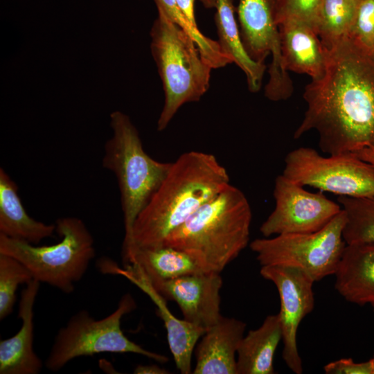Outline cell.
<instances>
[{
	"label": "cell",
	"mask_w": 374,
	"mask_h": 374,
	"mask_svg": "<svg viewBox=\"0 0 374 374\" xmlns=\"http://www.w3.org/2000/svg\"><path fill=\"white\" fill-rule=\"evenodd\" d=\"M55 224L31 217L18 195V188L3 168H0V234L33 244L51 237Z\"/></svg>",
	"instance_id": "obj_19"
},
{
	"label": "cell",
	"mask_w": 374,
	"mask_h": 374,
	"mask_svg": "<svg viewBox=\"0 0 374 374\" xmlns=\"http://www.w3.org/2000/svg\"><path fill=\"white\" fill-rule=\"evenodd\" d=\"M344 210L321 230L309 233H286L257 238L250 243L262 266L299 269L314 282L335 274L346 243L343 231Z\"/></svg>",
	"instance_id": "obj_8"
},
{
	"label": "cell",
	"mask_w": 374,
	"mask_h": 374,
	"mask_svg": "<svg viewBox=\"0 0 374 374\" xmlns=\"http://www.w3.org/2000/svg\"><path fill=\"white\" fill-rule=\"evenodd\" d=\"M40 282L33 279L21 292L18 316L19 330L0 341L1 374H38L44 364L33 348L34 304Z\"/></svg>",
	"instance_id": "obj_15"
},
{
	"label": "cell",
	"mask_w": 374,
	"mask_h": 374,
	"mask_svg": "<svg viewBox=\"0 0 374 374\" xmlns=\"http://www.w3.org/2000/svg\"><path fill=\"white\" fill-rule=\"evenodd\" d=\"M373 366V374H374V355L372 359H371Z\"/></svg>",
	"instance_id": "obj_33"
},
{
	"label": "cell",
	"mask_w": 374,
	"mask_h": 374,
	"mask_svg": "<svg viewBox=\"0 0 374 374\" xmlns=\"http://www.w3.org/2000/svg\"><path fill=\"white\" fill-rule=\"evenodd\" d=\"M215 8L217 42L221 48L244 72L249 91H258L266 65L254 61L247 52L235 17L233 0H217Z\"/></svg>",
	"instance_id": "obj_21"
},
{
	"label": "cell",
	"mask_w": 374,
	"mask_h": 374,
	"mask_svg": "<svg viewBox=\"0 0 374 374\" xmlns=\"http://www.w3.org/2000/svg\"><path fill=\"white\" fill-rule=\"evenodd\" d=\"M136 308L134 299L127 293L121 298L115 311L103 319H95L87 310H79L58 330L44 366L57 372L75 358L103 353H134L159 363L168 362L166 356L143 348L123 332V316Z\"/></svg>",
	"instance_id": "obj_7"
},
{
	"label": "cell",
	"mask_w": 374,
	"mask_h": 374,
	"mask_svg": "<svg viewBox=\"0 0 374 374\" xmlns=\"http://www.w3.org/2000/svg\"><path fill=\"white\" fill-rule=\"evenodd\" d=\"M260 273L272 282L278 292L283 359L292 372L301 374L303 364L297 347V332L303 319L314 309V281L302 270L291 267L262 266Z\"/></svg>",
	"instance_id": "obj_12"
},
{
	"label": "cell",
	"mask_w": 374,
	"mask_h": 374,
	"mask_svg": "<svg viewBox=\"0 0 374 374\" xmlns=\"http://www.w3.org/2000/svg\"><path fill=\"white\" fill-rule=\"evenodd\" d=\"M283 175L302 186L339 196L374 195V168L353 152L324 157L316 150L300 147L287 154Z\"/></svg>",
	"instance_id": "obj_9"
},
{
	"label": "cell",
	"mask_w": 374,
	"mask_h": 374,
	"mask_svg": "<svg viewBox=\"0 0 374 374\" xmlns=\"http://www.w3.org/2000/svg\"><path fill=\"white\" fill-rule=\"evenodd\" d=\"M230 184L226 168L215 155L190 151L172 162L157 190L136 217L131 247L155 248L203 205Z\"/></svg>",
	"instance_id": "obj_2"
},
{
	"label": "cell",
	"mask_w": 374,
	"mask_h": 374,
	"mask_svg": "<svg viewBox=\"0 0 374 374\" xmlns=\"http://www.w3.org/2000/svg\"><path fill=\"white\" fill-rule=\"evenodd\" d=\"M123 258L126 265L137 264L150 281L204 272L188 253L168 246L133 247L123 255Z\"/></svg>",
	"instance_id": "obj_22"
},
{
	"label": "cell",
	"mask_w": 374,
	"mask_h": 374,
	"mask_svg": "<svg viewBox=\"0 0 374 374\" xmlns=\"http://www.w3.org/2000/svg\"><path fill=\"white\" fill-rule=\"evenodd\" d=\"M278 26L285 69L306 74L311 80L321 78L326 68L328 51L316 30L296 22H284Z\"/></svg>",
	"instance_id": "obj_18"
},
{
	"label": "cell",
	"mask_w": 374,
	"mask_h": 374,
	"mask_svg": "<svg viewBox=\"0 0 374 374\" xmlns=\"http://www.w3.org/2000/svg\"><path fill=\"white\" fill-rule=\"evenodd\" d=\"M251 218L245 195L229 184L173 231L163 245L188 253L204 272L220 274L248 245Z\"/></svg>",
	"instance_id": "obj_3"
},
{
	"label": "cell",
	"mask_w": 374,
	"mask_h": 374,
	"mask_svg": "<svg viewBox=\"0 0 374 374\" xmlns=\"http://www.w3.org/2000/svg\"><path fill=\"white\" fill-rule=\"evenodd\" d=\"M281 340L278 313L268 315L258 328L242 339L237 350V374L275 373L274 356Z\"/></svg>",
	"instance_id": "obj_20"
},
{
	"label": "cell",
	"mask_w": 374,
	"mask_h": 374,
	"mask_svg": "<svg viewBox=\"0 0 374 374\" xmlns=\"http://www.w3.org/2000/svg\"><path fill=\"white\" fill-rule=\"evenodd\" d=\"M237 12L241 38L249 55L261 64L271 56L265 96L272 101L289 98L293 83L283 63L274 0H239Z\"/></svg>",
	"instance_id": "obj_10"
},
{
	"label": "cell",
	"mask_w": 374,
	"mask_h": 374,
	"mask_svg": "<svg viewBox=\"0 0 374 374\" xmlns=\"http://www.w3.org/2000/svg\"><path fill=\"white\" fill-rule=\"evenodd\" d=\"M348 37L374 52V0H360Z\"/></svg>",
	"instance_id": "obj_27"
},
{
	"label": "cell",
	"mask_w": 374,
	"mask_h": 374,
	"mask_svg": "<svg viewBox=\"0 0 374 374\" xmlns=\"http://www.w3.org/2000/svg\"><path fill=\"white\" fill-rule=\"evenodd\" d=\"M337 202L346 217L343 231L346 243H374V195L339 196Z\"/></svg>",
	"instance_id": "obj_24"
},
{
	"label": "cell",
	"mask_w": 374,
	"mask_h": 374,
	"mask_svg": "<svg viewBox=\"0 0 374 374\" xmlns=\"http://www.w3.org/2000/svg\"><path fill=\"white\" fill-rule=\"evenodd\" d=\"M246 323L222 317L202 335L196 346L193 374H237V350Z\"/></svg>",
	"instance_id": "obj_16"
},
{
	"label": "cell",
	"mask_w": 374,
	"mask_h": 374,
	"mask_svg": "<svg viewBox=\"0 0 374 374\" xmlns=\"http://www.w3.org/2000/svg\"><path fill=\"white\" fill-rule=\"evenodd\" d=\"M115 274H120L128 278L146 293L155 303L159 315L164 323L169 348L177 368L182 374L191 373L193 350L197 341L206 331L185 319L177 318L168 308L167 299L154 287L137 264H127L125 269L118 267L115 270Z\"/></svg>",
	"instance_id": "obj_14"
},
{
	"label": "cell",
	"mask_w": 374,
	"mask_h": 374,
	"mask_svg": "<svg viewBox=\"0 0 374 374\" xmlns=\"http://www.w3.org/2000/svg\"><path fill=\"white\" fill-rule=\"evenodd\" d=\"M136 374H169L170 372L157 364L138 365L134 370Z\"/></svg>",
	"instance_id": "obj_30"
},
{
	"label": "cell",
	"mask_w": 374,
	"mask_h": 374,
	"mask_svg": "<svg viewBox=\"0 0 374 374\" xmlns=\"http://www.w3.org/2000/svg\"><path fill=\"white\" fill-rule=\"evenodd\" d=\"M360 0H322L317 33L326 49L348 37Z\"/></svg>",
	"instance_id": "obj_23"
},
{
	"label": "cell",
	"mask_w": 374,
	"mask_h": 374,
	"mask_svg": "<svg viewBox=\"0 0 374 374\" xmlns=\"http://www.w3.org/2000/svg\"><path fill=\"white\" fill-rule=\"evenodd\" d=\"M326 374H373L371 360L356 363L351 358L331 362L323 366Z\"/></svg>",
	"instance_id": "obj_28"
},
{
	"label": "cell",
	"mask_w": 374,
	"mask_h": 374,
	"mask_svg": "<svg viewBox=\"0 0 374 374\" xmlns=\"http://www.w3.org/2000/svg\"><path fill=\"white\" fill-rule=\"evenodd\" d=\"M176 3L187 18V19L195 26H197L195 16V0H175Z\"/></svg>",
	"instance_id": "obj_29"
},
{
	"label": "cell",
	"mask_w": 374,
	"mask_h": 374,
	"mask_svg": "<svg viewBox=\"0 0 374 374\" xmlns=\"http://www.w3.org/2000/svg\"><path fill=\"white\" fill-rule=\"evenodd\" d=\"M150 282L166 299L177 303L184 319L205 331L222 317L220 294L222 279L220 273L201 272Z\"/></svg>",
	"instance_id": "obj_13"
},
{
	"label": "cell",
	"mask_w": 374,
	"mask_h": 374,
	"mask_svg": "<svg viewBox=\"0 0 374 374\" xmlns=\"http://www.w3.org/2000/svg\"><path fill=\"white\" fill-rule=\"evenodd\" d=\"M373 312H374V310H373Z\"/></svg>",
	"instance_id": "obj_34"
},
{
	"label": "cell",
	"mask_w": 374,
	"mask_h": 374,
	"mask_svg": "<svg viewBox=\"0 0 374 374\" xmlns=\"http://www.w3.org/2000/svg\"><path fill=\"white\" fill-rule=\"evenodd\" d=\"M150 50L164 93L157 123L165 130L184 104L198 101L210 87L213 68L203 58L194 40L158 11L150 33Z\"/></svg>",
	"instance_id": "obj_5"
},
{
	"label": "cell",
	"mask_w": 374,
	"mask_h": 374,
	"mask_svg": "<svg viewBox=\"0 0 374 374\" xmlns=\"http://www.w3.org/2000/svg\"><path fill=\"white\" fill-rule=\"evenodd\" d=\"M273 195L274 208L260 228L264 237L317 232L342 210L321 191L310 192L283 174L275 179Z\"/></svg>",
	"instance_id": "obj_11"
},
{
	"label": "cell",
	"mask_w": 374,
	"mask_h": 374,
	"mask_svg": "<svg viewBox=\"0 0 374 374\" xmlns=\"http://www.w3.org/2000/svg\"><path fill=\"white\" fill-rule=\"evenodd\" d=\"M335 275L346 301L374 308V243L346 244Z\"/></svg>",
	"instance_id": "obj_17"
},
{
	"label": "cell",
	"mask_w": 374,
	"mask_h": 374,
	"mask_svg": "<svg viewBox=\"0 0 374 374\" xmlns=\"http://www.w3.org/2000/svg\"><path fill=\"white\" fill-rule=\"evenodd\" d=\"M356 156L374 168V143L355 152Z\"/></svg>",
	"instance_id": "obj_31"
},
{
	"label": "cell",
	"mask_w": 374,
	"mask_h": 374,
	"mask_svg": "<svg viewBox=\"0 0 374 374\" xmlns=\"http://www.w3.org/2000/svg\"><path fill=\"white\" fill-rule=\"evenodd\" d=\"M327 51L323 75L304 89L307 109L294 138L315 130L328 155L355 152L374 143V53L348 37Z\"/></svg>",
	"instance_id": "obj_1"
},
{
	"label": "cell",
	"mask_w": 374,
	"mask_h": 374,
	"mask_svg": "<svg viewBox=\"0 0 374 374\" xmlns=\"http://www.w3.org/2000/svg\"><path fill=\"white\" fill-rule=\"evenodd\" d=\"M322 0H274L277 24L296 22L317 32Z\"/></svg>",
	"instance_id": "obj_26"
},
{
	"label": "cell",
	"mask_w": 374,
	"mask_h": 374,
	"mask_svg": "<svg viewBox=\"0 0 374 374\" xmlns=\"http://www.w3.org/2000/svg\"><path fill=\"white\" fill-rule=\"evenodd\" d=\"M112 136L105 145L103 166L117 180L123 214V252L132 243L134 222L167 175L172 163L152 158L144 150L130 116L116 110L109 116Z\"/></svg>",
	"instance_id": "obj_4"
},
{
	"label": "cell",
	"mask_w": 374,
	"mask_h": 374,
	"mask_svg": "<svg viewBox=\"0 0 374 374\" xmlns=\"http://www.w3.org/2000/svg\"><path fill=\"white\" fill-rule=\"evenodd\" d=\"M55 224L58 242L38 246L0 234V253L23 262L34 279L69 294L96 256L94 240L80 218L60 217Z\"/></svg>",
	"instance_id": "obj_6"
},
{
	"label": "cell",
	"mask_w": 374,
	"mask_h": 374,
	"mask_svg": "<svg viewBox=\"0 0 374 374\" xmlns=\"http://www.w3.org/2000/svg\"><path fill=\"white\" fill-rule=\"evenodd\" d=\"M34 279L30 270L17 258L0 253V320L12 312L16 291L21 284Z\"/></svg>",
	"instance_id": "obj_25"
},
{
	"label": "cell",
	"mask_w": 374,
	"mask_h": 374,
	"mask_svg": "<svg viewBox=\"0 0 374 374\" xmlns=\"http://www.w3.org/2000/svg\"><path fill=\"white\" fill-rule=\"evenodd\" d=\"M206 8H215L217 0H199Z\"/></svg>",
	"instance_id": "obj_32"
}]
</instances>
